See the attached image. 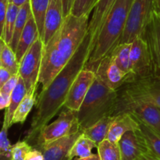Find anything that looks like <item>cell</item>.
<instances>
[{
  "label": "cell",
  "instance_id": "obj_1",
  "mask_svg": "<svg viewBox=\"0 0 160 160\" xmlns=\"http://www.w3.org/2000/svg\"><path fill=\"white\" fill-rule=\"evenodd\" d=\"M91 51V39L88 33L68 64L46 89H42L36 101V112L27 136L26 141L28 143L36 142L42 129L63 108L72 84L87 65Z\"/></svg>",
  "mask_w": 160,
  "mask_h": 160
},
{
  "label": "cell",
  "instance_id": "obj_2",
  "mask_svg": "<svg viewBox=\"0 0 160 160\" xmlns=\"http://www.w3.org/2000/svg\"><path fill=\"white\" fill-rule=\"evenodd\" d=\"M89 15L69 14L56 34L43 47L39 83L45 89L72 59L88 35Z\"/></svg>",
  "mask_w": 160,
  "mask_h": 160
},
{
  "label": "cell",
  "instance_id": "obj_3",
  "mask_svg": "<svg viewBox=\"0 0 160 160\" xmlns=\"http://www.w3.org/2000/svg\"><path fill=\"white\" fill-rule=\"evenodd\" d=\"M133 1L116 0L100 30L85 67L92 69L117 45L124 31Z\"/></svg>",
  "mask_w": 160,
  "mask_h": 160
},
{
  "label": "cell",
  "instance_id": "obj_4",
  "mask_svg": "<svg viewBox=\"0 0 160 160\" xmlns=\"http://www.w3.org/2000/svg\"><path fill=\"white\" fill-rule=\"evenodd\" d=\"M118 93L106 86L95 75L79 111L78 119L82 130L92 126L103 118L113 115Z\"/></svg>",
  "mask_w": 160,
  "mask_h": 160
},
{
  "label": "cell",
  "instance_id": "obj_5",
  "mask_svg": "<svg viewBox=\"0 0 160 160\" xmlns=\"http://www.w3.org/2000/svg\"><path fill=\"white\" fill-rule=\"evenodd\" d=\"M117 93L115 110L130 104H148L160 108V78L152 75L127 82Z\"/></svg>",
  "mask_w": 160,
  "mask_h": 160
},
{
  "label": "cell",
  "instance_id": "obj_6",
  "mask_svg": "<svg viewBox=\"0 0 160 160\" xmlns=\"http://www.w3.org/2000/svg\"><path fill=\"white\" fill-rule=\"evenodd\" d=\"M81 129L78 119V112L67 108L62 110L59 117L47 124L39 133L35 144L40 150L44 145L65 136L78 133Z\"/></svg>",
  "mask_w": 160,
  "mask_h": 160
},
{
  "label": "cell",
  "instance_id": "obj_7",
  "mask_svg": "<svg viewBox=\"0 0 160 160\" xmlns=\"http://www.w3.org/2000/svg\"><path fill=\"white\" fill-rule=\"evenodd\" d=\"M155 0H134L124 31L117 45L131 43L135 38L143 36L145 28L154 10Z\"/></svg>",
  "mask_w": 160,
  "mask_h": 160
},
{
  "label": "cell",
  "instance_id": "obj_8",
  "mask_svg": "<svg viewBox=\"0 0 160 160\" xmlns=\"http://www.w3.org/2000/svg\"><path fill=\"white\" fill-rule=\"evenodd\" d=\"M43 47V41L42 38L39 37L26 52L19 63V75L23 78L28 92L38 89Z\"/></svg>",
  "mask_w": 160,
  "mask_h": 160
},
{
  "label": "cell",
  "instance_id": "obj_9",
  "mask_svg": "<svg viewBox=\"0 0 160 160\" xmlns=\"http://www.w3.org/2000/svg\"><path fill=\"white\" fill-rule=\"evenodd\" d=\"M130 64V75L126 83L134 78L152 75L149 51L143 36L135 38L131 42Z\"/></svg>",
  "mask_w": 160,
  "mask_h": 160
},
{
  "label": "cell",
  "instance_id": "obj_10",
  "mask_svg": "<svg viewBox=\"0 0 160 160\" xmlns=\"http://www.w3.org/2000/svg\"><path fill=\"white\" fill-rule=\"evenodd\" d=\"M143 38L149 51L152 75L160 78V15L156 10L152 13Z\"/></svg>",
  "mask_w": 160,
  "mask_h": 160
},
{
  "label": "cell",
  "instance_id": "obj_11",
  "mask_svg": "<svg viewBox=\"0 0 160 160\" xmlns=\"http://www.w3.org/2000/svg\"><path fill=\"white\" fill-rule=\"evenodd\" d=\"M95 78V72L84 67L72 84L66 98L64 108L78 112Z\"/></svg>",
  "mask_w": 160,
  "mask_h": 160
},
{
  "label": "cell",
  "instance_id": "obj_12",
  "mask_svg": "<svg viewBox=\"0 0 160 160\" xmlns=\"http://www.w3.org/2000/svg\"><path fill=\"white\" fill-rule=\"evenodd\" d=\"M128 112L139 122L160 136V108L148 104H130L119 107L114 111L113 115Z\"/></svg>",
  "mask_w": 160,
  "mask_h": 160
},
{
  "label": "cell",
  "instance_id": "obj_13",
  "mask_svg": "<svg viewBox=\"0 0 160 160\" xmlns=\"http://www.w3.org/2000/svg\"><path fill=\"white\" fill-rule=\"evenodd\" d=\"M122 160H140L150 154L146 142L140 130L128 131L118 142Z\"/></svg>",
  "mask_w": 160,
  "mask_h": 160
},
{
  "label": "cell",
  "instance_id": "obj_14",
  "mask_svg": "<svg viewBox=\"0 0 160 160\" xmlns=\"http://www.w3.org/2000/svg\"><path fill=\"white\" fill-rule=\"evenodd\" d=\"M92 70L106 86L113 90L117 91L126 83V74L119 68L110 53L100 60Z\"/></svg>",
  "mask_w": 160,
  "mask_h": 160
},
{
  "label": "cell",
  "instance_id": "obj_15",
  "mask_svg": "<svg viewBox=\"0 0 160 160\" xmlns=\"http://www.w3.org/2000/svg\"><path fill=\"white\" fill-rule=\"evenodd\" d=\"M83 133L81 130L70 136L60 138L44 145L40 149L44 160H70V152L77 140Z\"/></svg>",
  "mask_w": 160,
  "mask_h": 160
},
{
  "label": "cell",
  "instance_id": "obj_16",
  "mask_svg": "<svg viewBox=\"0 0 160 160\" xmlns=\"http://www.w3.org/2000/svg\"><path fill=\"white\" fill-rule=\"evenodd\" d=\"M63 10L61 0H50L44 21L42 41L47 44L56 31L59 29L64 20Z\"/></svg>",
  "mask_w": 160,
  "mask_h": 160
},
{
  "label": "cell",
  "instance_id": "obj_17",
  "mask_svg": "<svg viewBox=\"0 0 160 160\" xmlns=\"http://www.w3.org/2000/svg\"><path fill=\"white\" fill-rule=\"evenodd\" d=\"M115 2L116 0H99L95 9H93V14L92 18L89 20L88 28V33L91 39L92 50L96 42L103 23Z\"/></svg>",
  "mask_w": 160,
  "mask_h": 160
},
{
  "label": "cell",
  "instance_id": "obj_18",
  "mask_svg": "<svg viewBox=\"0 0 160 160\" xmlns=\"http://www.w3.org/2000/svg\"><path fill=\"white\" fill-rule=\"evenodd\" d=\"M138 129L139 121L136 118L130 113H121L115 116L106 139L113 143H118L122 136L127 132Z\"/></svg>",
  "mask_w": 160,
  "mask_h": 160
},
{
  "label": "cell",
  "instance_id": "obj_19",
  "mask_svg": "<svg viewBox=\"0 0 160 160\" xmlns=\"http://www.w3.org/2000/svg\"><path fill=\"white\" fill-rule=\"evenodd\" d=\"M39 37H40V35H39L38 28L36 24L34 17L31 13L28 18L26 26L20 35L18 45H17V50L15 52L17 61L19 63L20 62L26 52L29 50L30 47L34 44V42Z\"/></svg>",
  "mask_w": 160,
  "mask_h": 160
},
{
  "label": "cell",
  "instance_id": "obj_20",
  "mask_svg": "<svg viewBox=\"0 0 160 160\" xmlns=\"http://www.w3.org/2000/svg\"><path fill=\"white\" fill-rule=\"evenodd\" d=\"M27 88L25 86V83L23 82V78L20 76L19 81L17 85L16 86L15 89L12 92L10 95V103L9 107L6 108V111L4 115V120H3V126L9 129L11 126V122H12V117L15 113L16 110L18 108L20 104L26 96Z\"/></svg>",
  "mask_w": 160,
  "mask_h": 160
},
{
  "label": "cell",
  "instance_id": "obj_21",
  "mask_svg": "<svg viewBox=\"0 0 160 160\" xmlns=\"http://www.w3.org/2000/svg\"><path fill=\"white\" fill-rule=\"evenodd\" d=\"M116 115H109L100 119L92 126L83 130L84 136L93 141L97 146L107 138L109 129Z\"/></svg>",
  "mask_w": 160,
  "mask_h": 160
},
{
  "label": "cell",
  "instance_id": "obj_22",
  "mask_svg": "<svg viewBox=\"0 0 160 160\" xmlns=\"http://www.w3.org/2000/svg\"><path fill=\"white\" fill-rule=\"evenodd\" d=\"M32 13H31V4H30V0H28L23 5H22L19 9L18 14H17V20H16L15 27H14L13 35H12V40L9 43V46L11 47L14 52H16L18 45L19 40H20V35L24 29L26 24L28 22V18L30 15Z\"/></svg>",
  "mask_w": 160,
  "mask_h": 160
},
{
  "label": "cell",
  "instance_id": "obj_23",
  "mask_svg": "<svg viewBox=\"0 0 160 160\" xmlns=\"http://www.w3.org/2000/svg\"><path fill=\"white\" fill-rule=\"evenodd\" d=\"M131 49V43L118 44L109 53L114 58V61L119 68L123 73L126 74L127 78L130 75V68H131V64H130Z\"/></svg>",
  "mask_w": 160,
  "mask_h": 160
},
{
  "label": "cell",
  "instance_id": "obj_24",
  "mask_svg": "<svg viewBox=\"0 0 160 160\" xmlns=\"http://www.w3.org/2000/svg\"><path fill=\"white\" fill-rule=\"evenodd\" d=\"M36 90L37 89H34V90L27 93L26 96L23 99V100H22L21 103L20 104V105H19L18 108L16 110L15 113H14L11 125L16 123H23L25 122L28 114H29L30 111H31V109H32V108L36 104V101H37Z\"/></svg>",
  "mask_w": 160,
  "mask_h": 160
},
{
  "label": "cell",
  "instance_id": "obj_25",
  "mask_svg": "<svg viewBox=\"0 0 160 160\" xmlns=\"http://www.w3.org/2000/svg\"><path fill=\"white\" fill-rule=\"evenodd\" d=\"M94 147H97V144L82 133L72 147L70 152V160H73L75 158H86L90 156Z\"/></svg>",
  "mask_w": 160,
  "mask_h": 160
},
{
  "label": "cell",
  "instance_id": "obj_26",
  "mask_svg": "<svg viewBox=\"0 0 160 160\" xmlns=\"http://www.w3.org/2000/svg\"><path fill=\"white\" fill-rule=\"evenodd\" d=\"M139 130L142 132L146 142L150 154L160 160V136L148 128L147 125L139 122Z\"/></svg>",
  "mask_w": 160,
  "mask_h": 160
},
{
  "label": "cell",
  "instance_id": "obj_27",
  "mask_svg": "<svg viewBox=\"0 0 160 160\" xmlns=\"http://www.w3.org/2000/svg\"><path fill=\"white\" fill-rule=\"evenodd\" d=\"M20 7L16 6L13 3H9L7 11H6V19H5L4 28H3L2 39L5 43L9 45L12 40V35H13L14 27H15L16 20H17V14H18Z\"/></svg>",
  "mask_w": 160,
  "mask_h": 160
},
{
  "label": "cell",
  "instance_id": "obj_28",
  "mask_svg": "<svg viewBox=\"0 0 160 160\" xmlns=\"http://www.w3.org/2000/svg\"><path fill=\"white\" fill-rule=\"evenodd\" d=\"M50 0H30L31 13L38 28L40 37L42 38L44 29V21Z\"/></svg>",
  "mask_w": 160,
  "mask_h": 160
},
{
  "label": "cell",
  "instance_id": "obj_29",
  "mask_svg": "<svg viewBox=\"0 0 160 160\" xmlns=\"http://www.w3.org/2000/svg\"><path fill=\"white\" fill-rule=\"evenodd\" d=\"M97 150L101 160H122L118 143L106 139L97 146Z\"/></svg>",
  "mask_w": 160,
  "mask_h": 160
},
{
  "label": "cell",
  "instance_id": "obj_30",
  "mask_svg": "<svg viewBox=\"0 0 160 160\" xmlns=\"http://www.w3.org/2000/svg\"><path fill=\"white\" fill-rule=\"evenodd\" d=\"M1 67H4L10 72L11 75L19 73L20 64L17 61V56L9 45L5 43L1 56Z\"/></svg>",
  "mask_w": 160,
  "mask_h": 160
},
{
  "label": "cell",
  "instance_id": "obj_31",
  "mask_svg": "<svg viewBox=\"0 0 160 160\" xmlns=\"http://www.w3.org/2000/svg\"><path fill=\"white\" fill-rule=\"evenodd\" d=\"M99 0H75L71 14L76 17H83L89 15L95 9Z\"/></svg>",
  "mask_w": 160,
  "mask_h": 160
},
{
  "label": "cell",
  "instance_id": "obj_32",
  "mask_svg": "<svg viewBox=\"0 0 160 160\" xmlns=\"http://www.w3.org/2000/svg\"><path fill=\"white\" fill-rule=\"evenodd\" d=\"M32 148V146L26 140L18 141L11 147V160H25L28 154Z\"/></svg>",
  "mask_w": 160,
  "mask_h": 160
},
{
  "label": "cell",
  "instance_id": "obj_33",
  "mask_svg": "<svg viewBox=\"0 0 160 160\" xmlns=\"http://www.w3.org/2000/svg\"><path fill=\"white\" fill-rule=\"evenodd\" d=\"M8 128L3 126L0 130V155L1 154H9L12 147V144L8 139Z\"/></svg>",
  "mask_w": 160,
  "mask_h": 160
},
{
  "label": "cell",
  "instance_id": "obj_34",
  "mask_svg": "<svg viewBox=\"0 0 160 160\" xmlns=\"http://www.w3.org/2000/svg\"><path fill=\"white\" fill-rule=\"evenodd\" d=\"M19 78H20V75H19V73L16 74V75H11V77L9 78V80L5 83L4 86H2V88L0 89V93L10 96L12 92L13 91V89H15L17 83H18Z\"/></svg>",
  "mask_w": 160,
  "mask_h": 160
},
{
  "label": "cell",
  "instance_id": "obj_35",
  "mask_svg": "<svg viewBox=\"0 0 160 160\" xmlns=\"http://www.w3.org/2000/svg\"><path fill=\"white\" fill-rule=\"evenodd\" d=\"M9 0H0V35L2 37L3 28H4L5 19L7 11Z\"/></svg>",
  "mask_w": 160,
  "mask_h": 160
},
{
  "label": "cell",
  "instance_id": "obj_36",
  "mask_svg": "<svg viewBox=\"0 0 160 160\" xmlns=\"http://www.w3.org/2000/svg\"><path fill=\"white\" fill-rule=\"evenodd\" d=\"M25 160H44L42 152L37 148H32V150L28 154Z\"/></svg>",
  "mask_w": 160,
  "mask_h": 160
},
{
  "label": "cell",
  "instance_id": "obj_37",
  "mask_svg": "<svg viewBox=\"0 0 160 160\" xmlns=\"http://www.w3.org/2000/svg\"><path fill=\"white\" fill-rule=\"evenodd\" d=\"M62 5V10H63V16L66 17L69 14L71 13L72 8L75 0H61Z\"/></svg>",
  "mask_w": 160,
  "mask_h": 160
},
{
  "label": "cell",
  "instance_id": "obj_38",
  "mask_svg": "<svg viewBox=\"0 0 160 160\" xmlns=\"http://www.w3.org/2000/svg\"><path fill=\"white\" fill-rule=\"evenodd\" d=\"M10 72L6 68L2 67H0V89L2 88L5 83L9 80V78L11 77Z\"/></svg>",
  "mask_w": 160,
  "mask_h": 160
},
{
  "label": "cell",
  "instance_id": "obj_39",
  "mask_svg": "<svg viewBox=\"0 0 160 160\" xmlns=\"http://www.w3.org/2000/svg\"><path fill=\"white\" fill-rule=\"evenodd\" d=\"M10 103V96L0 93V109L7 108Z\"/></svg>",
  "mask_w": 160,
  "mask_h": 160
},
{
  "label": "cell",
  "instance_id": "obj_40",
  "mask_svg": "<svg viewBox=\"0 0 160 160\" xmlns=\"http://www.w3.org/2000/svg\"><path fill=\"white\" fill-rule=\"evenodd\" d=\"M73 160H101L98 154H92L90 156L86 158H75Z\"/></svg>",
  "mask_w": 160,
  "mask_h": 160
},
{
  "label": "cell",
  "instance_id": "obj_41",
  "mask_svg": "<svg viewBox=\"0 0 160 160\" xmlns=\"http://www.w3.org/2000/svg\"><path fill=\"white\" fill-rule=\"evenodd\" d=\"M27 1H28V0H9V3H13L16 6L20 7V6H21L22 5L24 4Z\"/></svg>",
  "mask_w": 160,
  "mask_h": 160
},
{
  "label": "cell",
  "instance_id": "obj_42",
  "mask_svg": "<svg viewBox=\"0 0 160 160\" xmlns=\"http://www.w3.org/2000/svg\"><path fill=\"white\" fill-rule=\"evenodd\" d=\"M154 10H156L160 15V0L154 1Z\"/></svg>",
  "mask_w": 160,
  "mask_h": 160
},
{
  "label": "cell",
  "instance_id": "obj_43",
  "mask_svg": "<svg viewBox=\"0 0 160 160\" xmlns=\"http://www.w3.org/2000/svg\"><path fill=\"white\" fill-rule=\"evenodd\" d=\"M0 160H11V155L9 154H1Z\"/></svg>",
  "mask_w": 160,
  "mask_h": 160
},
{
  "label": "cell",
  "instance_id": "obj_44",
  "mask_svg": "<svg viewBox=\"0 0 160 160\" xmlns=\"http://www.w3.org/2000/svg\"><path fill=\"white\" fill-rule=\"evenodd\" d=\"M5 45V42L3 41V39H2L0 40V67H1V56H2V49L3 46Z\"/></svg>",
  "mask_w": 160,
  "mask_h": 160
},
{
  "label": "cell",
  "instance_id": "obj_45",
  "mask_svg": "<svg viewBox=\"0 0 160 160\" xmlns=\"http://www.w3.org/2000/svg\"><path fill=\"white\" fill-rule=\"evenodd\" d=\"M140 160H159V159H158V158H155V157L153 156H151V155H148V156H145L144 157V158H141Z\"/></svg>",
  "mask_w": 160,
  "mask_h": 160
},
{
  "label": "cell",
  "instance_id": "obj_46",
  "mask_svg": "<svg viewBox=\"0 0 160 160\" xmlns=\"http://www.w3.org/2000/svg\"><path fill=\"white\" fill-rule=\"evenodd\" d=\"M2 39V35H0V40H1Z\"/></svg>",
  "mask_w": 160,
  "mask_h": 160
}]
</instances>
